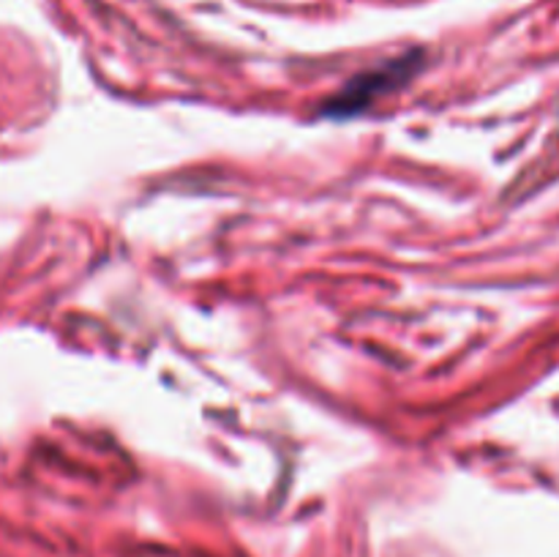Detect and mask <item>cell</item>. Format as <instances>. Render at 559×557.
<instances>
[{
  "label": "cell",
  "instance_id": "cell-1",
  "mask_svg": "<svg viewBox=\"0 0 559 557\" xmlns=\"http://www.w3.org/2000/svg\"><path fill=\"white\" fill-rule=\"evenodd\" d=\"M409 74H413V58L393 60V63L382 66V69L366 71L358 80L349 82L347 91H342V96L333 98L331 109L336 115H349L353 109L369 107V102L377 93H388L391 87H396L399 82L409 80Z\"/></svg>",
  "mask_w": 559,
  "mask_h": 557
}]
</instances>
